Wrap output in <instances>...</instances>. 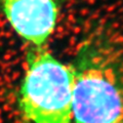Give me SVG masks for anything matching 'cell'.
<instances>
[{
  "label": "cell",
  "mask_w": 123,
  "mask_h": 123,
  "mask_svg": "<svg viewBox=\"0 0 123 123\" xmlns=\"http://www.w3.org/2000/svg\"><path fill=\"white\" fill-rule=\"evenodd\" d=\"M2 10L23 39L41 48L56 25L55 0H1Z\"/></svg>",
  "instance_id": "obj_3"
},
{
  "label": "cell",
  "mask_w": 123,
  "mask_h": 123,
  "mask_svg": "<svg viewBox=\"0 0 123 123\" xmlns=\"http://www.w3.org/2000/svg\"><path fill=\"white\" fill-rule=\"evenodd\" d=\"M75 123H123V45L98 37L72 67Z\"/></svg>",
  "instance_id": "obj_1"
},
{
  "label": "cell",
  "mask_w": 123,
  "mask_h": 123,
  "mask_svg": "<svg viewBox=\"0 0 123 123\" xmlns=\"http://www.w3.org/2000/svg\"><path fill=\"white\" fill-rule=\"evenodd\" d=\"M74 74L51 53L36 48L18 92V107L26 123H71Z\"/></svg>",
  "instance_id": "obj_2"
}]
</instances>
